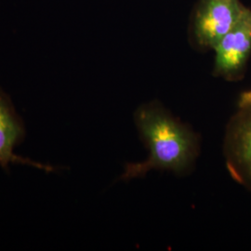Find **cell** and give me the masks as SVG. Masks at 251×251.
Instances as JSON below:
<instances>
[{
    "label": "cell",
    "mask_w": 251,
    "mask_h": 251,
    "mask_svg": "<svg viewBox=\"0 0 251 251\" xmlns=\"http://www.w3.org/2000/svg\"><path fill=\"white\" fill-rule=\"evenodd\" d=\"M134 122L149 155L144 161L127 164L122 180L144 177L152 170L171 171L179 176L192 171L200 144L198 135L191 127L173 117L156 100L138 107Z\"/></svg>",
    "instance_id": "cell-1"
},
{
    "label": "cell",
    "mask_w": 251,
    "mask_h": 251,
    "mask_svg": "<svg viewBox=\"0 0 251 251\" xmlns=\"http://www.w3.org/2000/svg\"><path fill=\"white\" fill-rule=\"evenodd\" d=\"M25 136L23 120L13 107L9 96L0 89V166L8 170L9 163H21L50 172L53 167L32 161L15 154L14 148L21 144Z\"/></svg>",
    "instance_id": "cell-5"
},
{
    "label": "cell",
    "mask_w": 251,
    "mask_h": 251,
    "mask_svg": "<svg viewBox=\"0 0 251 251\" xmlns=\"http://www.w3.org/2000/svg\"><path fill=\"white\" fill-rule=\"evenodd\" d=\"M224 152L233 179L251 191V91L244 92L238 100L226 127Z\"/></svg>",
    "instance_id": "cell-2"
},
{
    "label": "cell",
    "mask_w": 251,
    "mask_h": 251,
    "mask_svg": "<svg viewBox=\"0 0 251 251\" xmlns=\"http://www.w3.org/2000/svg\"><path fill=\"white\" fill-rule=\"evenodd\" d=\"M245 9L240 0H199L191 25L195 46L202 50H213Z\"/></svg>",
    "instance_id": "cell-3"
},
{
    "label": "cell",
    "mask_w": 251,
    "mask_h": 251,
    "mask_svg": "<svg viewBox=\"0 0 251 251\" xmlns=\"http://www.w3.org/2000/svg\"><path fill=\"white\" fill-rule=\"evenodd\" d=\"M213 50V75L232 82L242 79L251 54V8L246 7L237 23Z\"/></svg>",
    "instance_id": "cell-4"
}]
</instances>
